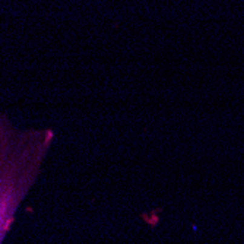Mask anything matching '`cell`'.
<instances>
[{
    "label": "cell",
    "instance_id": "obj_1",
    "mask_svg": "<svg viewBox=\"0 0 244 244\" xmlns=\"http://www.w3.org/2000/svg\"><path fill=\"white\" fill-rule=\"evenodd\" d=\"M54 140L53 129H21L0 111V244L37 183Z\"/></svg>",
    "mask_w": 244,
    "mask_h": 244
}]
</instances>
